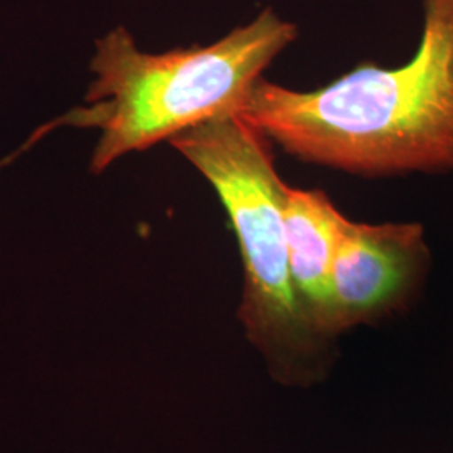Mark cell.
Listing matches in <instances>:
<instances>
[{
	"mask_svg": "<svg viewBox=\"0 0 453 453\" xmlns=\"http://www.w3.org/2000/svg\"><path fill=\"white\" fill-rule=\"evenodd\" d=\"M269 138L230 113L170 140L209 180L226 209L242 259L239 319L275 381L311 387L331 365V344L311 329L289 269L284 226L286 183L275 172Z\"/></svg>",
	"mask_w": 453,
	"mask_h": 453,
	"instance_id": "cell-3",
	"label": "cell"
},
{
	"mask_svg": "<svg viewBox=\"0 0 453 453\" xmlns=\"http://www.w3.org/2000/svg\"><path fill=\"white\" fill-rule=\"evenodd\" d=\"M400 67L361 63L318 89L260 78L241 116L286 153L359 177L453 173V0H423Z\"/></svg>",
	"mask_w": 453,
	"mask_h": 453,
	"instance_id": "cell-1",
	"label": "cell"
},
{
	"mask_svg": "<svg viewBox=\"0 0 453 453\" xmlns=\"http://www.w3.org/2000/svg\"><path fill=\"white\" fill-rule=\"evenodd\" d=\"M432 252L418 222L344 220L333 265L336 336L405 312L418 297Z\"/></svg>",
	"mask_w": 453,
	"mask_h": 453,
	"instance_id": "cell-4",
	"label": "cell"
},
{
	"mask_svg": "<svg viewBox=\"0 0 453 453\" xmlns=\"http://www.w3.org/2000/svg\"><path fill=\"white\" fill-rule=\"evenodd\" d=\"M284 226L292 284L299 306L318 338L333 346V265L346 217L323 190L286 185Z\"/></svg>",
	"mask_w": 453,
	"mask_h": 453,
	"instance_id": "cell-5",
	"label": "cell"
},
{
	"mask_svg": "<svg viewBox=\"0 0 453 453\" xmlns=\"http://www.w3.org/2000/svg\"><path fill=\"white\" fill-rule=\"evenodd\" d=\"M297 37V27L264 9L252 22L211 46L143 52L128 29L116 27L96 42L86 104L52 127L96 128L101 136L91 170L99 173L133 151L224 114L241 113L254 84Z\"/></svg>",
	"mask_w": 453,
	"mask_h": 453,
	"instance_id": "cell-2",
	"label": "cell"
}]
</instances>
